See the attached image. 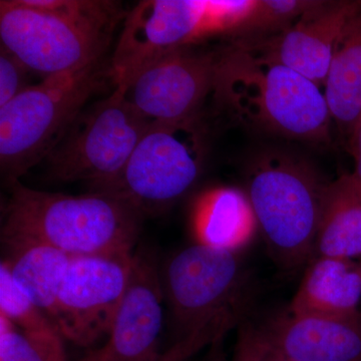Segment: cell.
I'll list each match as a JSON object with an SVG mask.
<instances>
[{
  "instance_id": "cell-1",
  "label": "cell",
  "mask_w": 361,
  "mask_h": 361,
  "mask_svg": "<svg viewBox=\"0 0 361 361\" xmlns=\"http://www.w3.org/2000/svg\"><path fill=\"white\" fill-rule=\"evenodd\" d=\"M4 209L2 241H30L71 258L134 253L144 219L113 195L39 191L16 180Z\"/></svg>"
},
{
  "instance_id": "cell-2",
  "label": "cell",
  "mask_w": 361,
  "mask_h": 361,
  "mask_svg": "<svg viewBox=\"0 0 361 361\" xmlns=\"http://www.w3.org/2000/svg\"><path fill=\"white\" fill-rule=\"evenodd\" d=\"M214 92L240 122L311 144H329L331 115L319 85L235 45L219 54Z\"/></svg>"
},
{
  "instance_id": "cell-3",
  "label": "cell",
  "mask_w": 361,
  "mask_h": 361,
  "mask_svg": "<svg viewBox=\"0 0 361 361\" xmlns=\"http://www.w3.org/2000/svg\"><path fill=\"white\" fill-rule=\"evenodd\" d=\"M104 78L102 61L51 75L0 108V167L8 185L51 155Z\"/></svg>"
},
{
  "instance_id": "cell-4",
  "label": "cell",
  "mask_w": 361,
  "mask_h": 361,
  "mask_svg": "<svg viewBox=\"0 0 361 361\" xmlns=\"http://www.w3.org/2000/svg\"><path fill=\"white\" fill-rule=\"evenodd\" d=\"M327 186L295 157L268 154L252 166L247 196L270 253L285 267L312 259Z\"/></svg>"
},
{
  "instance_id": "cell-5",
  "label": "cell",
  "mask_w": 361,
  "mask_h": 361,
  "mask_svg": "<svg viewBox=\"0 0 361 361\" xmlns=\"http://www.w3.org/2000/svg\"><path fill=\"white\" fill-rule=\"evenodd\" d=\"M243 16L241 1H141L125 16L109 78L116 87L126 89L166 56L207 37L234 32Z\"/></svg>"
},
{
  "instance_id": "cell-6",
  "label": "cell",
  "mask_w": 361,
  "mask_h": 361,
  "mask_svg": "<svg viewBox=\"0 0 361 361\" xmlns=\"http://www.w3.org/2000/svg\"><path fill=\"white\" fill-rule=\"evenodd\" d=\"M111 32L42 0L0 1L1 47L44 78L101 63Z\"/></svg>"
},
{
  "instance_id": "cell-7",
  "label": "cell",
  "mask_w": 361,
  "mask_h": 361,
  "mask_svg": "<svg viewBox=\"0 0 361 361\" xmlns=\"http://www.w3.org/2000/svg\"><path fill=\"white\" fill-rule=\"evenodd\" d=\"M203 156L197 121L152 123L121 174L92 191L113 195L142 218L160 215L194 186Z\"/></svg>"
},
{
  "instance_id": "cell-8",
  "label": "cell",
  "mask_w": 361,
  "mask_h": 361,
  "mask_svg": "<svg viewBox=\"0 0 361 361\" xmlns=\"http://www.w3.org/2000/svg\"><path fill=\"white\" fill-rule=\"evenodd\" d=\"M125 96L123 87L82 111L47 157L49 174L59 182L89 183L92 190L116 179L152 125Z\"/></svg>"
},
{
  "instance_id": "cell-9",
  "label": "cell",
  "mask_w": 361,
  "mask_h": 361,
  "mask_svg": "<svg viewBox=\"0 0 361 361\" xmlns=\"http://www.w3.org/2000/svg\"><path fill=\"white\" fill-rule=\"evenodd\" d=\"M161 278L180 337L226 318H238L242 287L238 252L197 242L169 259Z\"/></svg>"
},
{
  "instance_id": "cell-10",
  "label": "cell",
  "mask_w": 361,
  "mask_h": 361,
  "mask_svg": "<svg viewBox=\"0 0 361 361\" xmlns=\"http://www.w3.org/2000/svg\"><path fill=\"white\" fill-rule=\"evenodd\" d=\"M134 253L71 259L59 291L56 322L63 338L90 348L110 336Z\"/></svg>"
},
{
  "instance_id": "cell-11",
  "label": "cell",
  "mask_w": 361,
  "mask_h": 361,
  "mask_svg": "<svg viewBox=\"0 0 361 361\" xmlns=\"http://www.w3.org/2000/svg\"><path fill=\"white\" fill-rule=\"evenodd\" d=\"M219 54L186 49L161 59L123 89L130 104L151 122L197 121L214 92Z\"/></svg>"
},
{
  "instance_id": "cell-12",
  "label": "cell",
  "mask_w": 361,
  "mask_h": 361,
  "mask_svg": "<svg viewBox=\"0 0 361 361\" xmlns=\"http://www.w3.org/2000/svg\"><path fill=\"white\" fill-rule=\"evenodd\" d=\"M360 1H316L288 30L239 47L258 58L287 66L324 85L334 49Z\"/></svg>"
},
{
  "instance_id": "cell-13",
  "label": "cell",
  "mask_w": 361,
  "mask_h": 361,
  "mask_svg": "<svg viewBox=\"0 0 361 361\" xmlns=\"http://www.w3.org/2000/svg\"><path fill=\"white\" fill-rule=\"evenodd\" d=\"M161 271L152 254L137 251L108 344L110 361H158L164 323Z\"/></svg>"
},
{
  "instance_id": "cell-14",
  "label": "cell",
  "mask_w": 361,
  "mask_h": 361,
  "mask_svg": "<svg viewBox=\"0 0 361 361\" xmlns=\"http://www.w3.org/2000/svg\"><path fill=\"white\" fill-rule=\"evenodd\" d=\"M255 330L266 345L288 361H361V310L345 315L290 311Z\"/></svg>"
},
{
  "instance_id": "cell-15",
  "label": "cell",
  "mask_w": 361,
  "mask_h": 361,
  "mask_svg": "<svg viewBox=\"0 0 361 361\" xmlns=\"http://www.w3.org/2000/svg\"><path fill=\"white\" fill-rule=\"evenodd\" d=\"M361 261L312 259L290 305L295 314L345 315L360 310Z\"/></svg>"
},
{
  "instance_id": "cell-16",
  "label": "cell",
  "mask_w": 361,
  "mask_h": 361,
  "mask_svg": "<svg viewBox=\"0 0 361 361\" xmlns=\"http://www.w3.org/2000/svg\"><path fill=\"white\" fill-rule=\"evenodd\" d=\"M324 89L332 123L348 145L361 120V1L337 40Z\"/></svg>"
},
{
  "instance_id": "cell-17",
  "label": "cell",
  "mask_w": 361,
  "mask_h": 361,
  "mask_svg": "<svg viewBox=\"0 0 361 361\" xmlns=\"http://www.w3.org/2000/svg\"><path fill=\"white\" fill-rule=\"evenodd\" d=\"M2 243L6 253L2 262L14 282L56 327L59 291L71 258L58 249L37 242Z\"/></svg>"
},
{
  "instance_id": "cell-18",
  "label": "cell",
  "mask_w": 361,
  "mask_h": 361,
  "mask_svg": "<svg viewBox=\"0 0 361 361\" xmlns=\"http://www.w3.org/2000/svg\"><path fill=\"white\" fill-rule=\"evenodd\" d=\"M193 224L198 243L238 252L258 228L245 192L220 187L206 192L195 206Z\"/></svg>"
},
{
  "instance_id": "cell-19",
  "label": "cell",
  "mask_w": 361,
  "mask_h": 361,
  "mask_svg": "<svg viewBox=\"0 0 361 361\" xmlns=\"http://www.w3.org/2000/svg\"><path fill=\"white\" fill-rule=\"evenodd\" d=\"M318 257L361 258V185L351 174L327 186L312 259Z\"/></svg>"
},
{
  "instance_id": "cell-20",
  "label": "cell",
  "mask_w": 361,
  "mask_h": 361,
  "mask_svg": "<svg viewBox=\"0 0 361 361\" xmlns=\"http://www.w3.org/2000/svg\"><path fill=\"white\" fill-rule=\"evenodd\" d=\"M59 331L30 334L0 314V361H66Z\"/></svg>"
},
{
  "instance_id": "cell-21",
  "label": "cell",
  "mask_w": 361,
  "mask_h": 361,
  "mask_svg": "<svg viewBox=\"0 0 361 361\" xmlns=\"http://www.w3.org/2000/svg\"><path fill=\"white\" fill-rule=\"evenodd\" d=\"M315 4L310 0H256L250 16L235 35H242L244 39L277 35L288 30Z\"/></svg>"
},
{
  "instance_id": "cell-22",
  "label": "cell",
  "mask_w": 361,
  "mask_h": 361,
  "mask_svg": "<svg viewBox=\"0 0 361 361\" xmlns=\"http://www.w3.org/2000/svg\"><path fill=\"white\" fill-rule=\"evenodd\" d=\"M0 314L23 331L30 334L59 331L47 315L14 282L6 265L0 264Z\"/></svg>"
},
{
  "instance_id": "cell-23",
  "label": "cell",
  "mask_w": 361,
  "mask_h": 361,
  "mask_svg": "<svg viewBox=\"0 0 361 361\" xmlns=\"http://www.w3.org/2000/svg\"><path fill=\"white\" fill-rule=\"evenodd\" d=\"M30 71L20 59L0 47V108L30 87Z\"/></svg>"
},
{
  "instance_id": "cell-24",
  "label": "cell",
  "mask_w": 361,
  "mask_h": 361,
  "mask_svg": "<svg viewBox=\"0 0 361 361\" xmlns=\"http://www.w3.org/2000/svg\"><path fill=\"white\" fill-rule=\"evenodd\" d=\"M240 336L245 339L255 361H288L275 353L269 346L266 345L264 342L259 338L255 330H243Z\"/></svg>"
},
{
  "instance_id": "cell-25",
  "label": "cell",
  "mask_w": 361,
  "mask_h": 361,
  "mask_svg": "<svg viewBox=\"0 0 361 361\" xmlns=\"http://www.w3.org/2000/svg\"><path fill=\"white\" fill-rule=\"evenodd\" d=\"M348 149L355 160V170L351 173L356 182L361 185V120L353 130L348 142Z\"/></svg>"
},
{
  "instance_id": "cell-26",
  "label": "cell",
  "mask_w": 361,
  "mask_h": 361,
  "mask_svg": "<svg viewBox=\"0 0 361 361\" xmlns=\"http://www.w3.org/2000/svg\"><path fill=\"white\" fill-rule=\"evenodd\" d=\"M231 361H255L250 349L247 345L245 339L242 336L239 337L238 343H237L234 356H233Z\"/></svg>"
},
{
  "instance_id": "cell-27",
  "label": "cell",
  "mask_w": 361,
  "mask_h": 361,
  "mask_svg": "<svg viewBox=\"0 0 361 361\" xmlns=\"http://www.w3.org/2000/svg\"><path fill=\"white\" fill-rule=\"evenodd\" d=\"M80 361H110V348L108 342L101 348L90 351Z\"/></svg>"
},
{
  "instance_id": "cell-28",
  "label": "cell",
  "mask_w": 361,
  "mask_h": 361,
  "mask_svg": "<svg viewBox=\"0 0 361 361\" xmlns=\"http://www.w3.org/2000/svg\"><path fill=\"white\" fill-rule=\"evenodd\" d=\"M158 361H180V358L174 351L169 350L164 353Z\"/></svg>"
},
{
  "instance_id": "cell-29",
  "label": "cell",
  "mask_w": 361,
  "mask_h": 361,
  "mask_svg": "<svg viewBox=\"0 0 361 361\" xmlns=\"http://www.w3.org/2000/svg\"><path fill=\"white\" fill-rule=\"evenodd\" d=\"M207 361H223V360L221 358V356L218 355V353H214V355L211 356L210 360Z\"/></svg>"
}]
</instances>
